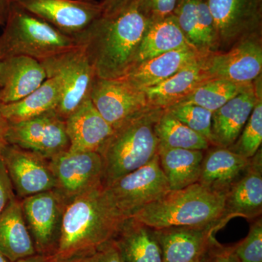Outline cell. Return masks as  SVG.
Instances as JSON below:
<instances>
[{
    "mask_svg": "<svg viewBox=\"0 0 262 262\" xmlns=\"http://www.w3.org/2000/svg\"><path fill=\"white\" fill-rule=\"evenodd\" d=\"M103 190L117 213L127 220L170 189L157 155L144 166L103 187Z\"/></svg>",
    "mask_w": 262,
    "mask_h": 262,
    "instance_id": "cell-6",
    "label": "cell"
},
{
    "mask_svg": "<svg viewBox=\"0 0 262 262\" xmlns=\"http://www.w3.org/2000/svg\"><path fill=\"white\" fill-rule=\"evenodd\" d=\"M113 239L122 262H163L155 229L135 219L124 221Z\"/></svg>",
    "mask_w": 262,
    "mask_h": 262,
    "instance_id": "cell-25",
    "label": "cell"
},
{
    "mask_svg": "<svg viewBox=\"0 0 262 262\" xmlns=\"http://www.w3.org/2000/svg\"><path fill=\"white\" fill-rule=\"evenodd\" d=\"M165 110L194 132L206 138L213 146L211 111L194 104L172 105Z\"/></svg>",
    "mask_w": 262,
    "mask_h": 262,
    "instance_id": "cell-33",
    "label": "cell"
},
{
    "mask_svg": "<svg viewBox=\"0 0 262 262\" xmlns=\"http://www.w3.org/2000/svg\"><path fill=\"white\" fill-rule=\"evenodd\" d=\"M211 80L253 82L262 72V34L239 41L225 52H211L204 58Z\"/></svg>",
    "mask_w": 262,
    "mask_h": 262,
    "instance_id": "cell-13",
    "label": "cell"
},
{
    "mask_svg": "<svg viewBox=\"0 0 262 262\" xmlns=\"http://www.w3.org/2000/svg\"><path fill=\"white\" fill-rule=\"evenodd\" d=\"M247 91L234 96L212 115V145H232L249 119L258 98H262L261 75Z\"/></svg>",
    "mask_w": 262,
    "mask_h": 262,
    "instance_id": "cell-16",
    "label": "cell"
},
{
    "mask_svg": "<svg viewBox=\"0 0 262 262\" xmlns=\"http://www.w3.org/2000/svg\"><path fill=\"white\" fill-rule=\"evenodd\" d=\"M99 251L100 256L98 262H122L118 248L114 239L103 245Z\"/></svg>",
    "mask_w": 262,
    "mask_h": 262,
    "instance_id": "cell-38",
    "label": "cell"
},
{
    "mask_svg": "<svg viewBox=\"0 0 262 262\" xmlns=\"http://www.w3.org/2000/svg\"><path fill=\"white\" fill-rule=\"evenodd\" d=\"M155 132L160 145L166 147L206 151L212 146L206 138L188 127L165 110L155 123Z\"/></svg>",
    "mask_w": 262,
    "mask_h": 262,
    "instance_id": "cell-30",
    "label": "cell"
},
{
    "mask_svg": "<svg viewBox=\"0 0 262 262\" xmlns=\"http://www.w3.org/2000/svg\"><path fill=\"white\" fill-rule=\"evenodd\" d=\"M225 194L196 183L184 189L169 191L132 218L152 229L215 227L219 229L225 213Z\"/></svg>",
    "mask_w": 262,
    "mask_h": 262,
    "instance_id": "cell-3",
    "label": "cell"
},
{
    "mask_svg": "<svg viewBox=\"0 0 262 262\" xmlns=\"http://www.w3.org/2000/svg\"><path fill=\"white\" fill-rule=\"evenodd\" d=\"M13 0H0V26L4 27Z\"/></svg>",
    "mask_w": 262,
    "mask_h": 262,
    "instance_id": "cell-43",
    "label": "cell"
},
{
    "mask_svg": "<svg viewBox=\"0 0 262 262\" xmlns=\"http://www.w3.org/2000/svg\"><path fill=\"white\" fill-rule=\"evenodd\" d=\"M204 155L202 150L177 149L159 144L160 165L170 190H179L198 182Z\"/></svg>",
    "mask_w": 262,
    "mask_h": 262,
    "instance_id": "cell-27",
    "label": "cell"
},
{
    "mask_svg": "<svg viewBox=\"0 0 262 262\" xmlns=\"http://www.w3.org/2000/svg\"><path fill=\"white\" fill-rule=\"evenodd\" d=\"M182 0H132L138 10L149 22L173 15Z\"/></svg>",
    "mask_w": 262,
    "mask_h": 262,
    "instance_id": "cell-35",
    "label": "cell"
},
{
    "mask_svg": "<svg viewBox=\"0 0 262 262\" xmlns=\"http://www.w3.org/2000/svg\"><path fill=\"white\" fill-rule=\"evenodd\" d=\"M203 262H241L233 252L232 247H225L216 241L210 248Z\"/></svg>",
    "mask_w": 262,
    "mask_h": 262,
    "instance_id": "cell-37",
    "label": "cell"
},
{
    "mask_svg": "<svg viewBox=\"0 0 262 262\" xmlns=\"http://www.w3.org/2000/svg\"><path fill=\"white\" fill-rule=\"evenodd\" d=\"M232 248L241 262H262L261 218L252 224L248 235Z\"/></svg>",
    "mask_w": 262,
    "mask_h": 262,
    "instance_id": "cell-34",
    "label": "cell"
},
{
    "mask_svg": "<svg viewBox=\"0 0 262 262\" xmlns=\"http://www.w3.org/2000/svg\"><path fill=\"white\" fill-rule=\"evenodd\" d=\"M24 220L36 252L54 256L59 244L67 203L57 191H47L20 200Z\"/></svg>",
    "mask_w": 262,
    "mask_h": 262,
    "instance_id": "cell-9",
    "label": "cell"
},
{
    "mask_svg": "<svg viewBox=\"0 0 262 262\" xmlns=\"http://www.w3.org/2000/svg\"><path fill=\"white\" fill-rule=\"evenodd\" d=\"M205 54L192 47L174 50L135 66L121 78L134 89L144 91L170 78Z\"/></svg>",
    "mask_w": 262,
    "mask_h": 262,
    "instance_id": "cell-22",
    "label": "cell"
},
{
    "mask_svg": "<svg viewBox=\"0 0 262 262\" xmlns=\"http://www.w3.org/2000/svg\"><path fill=\"white\" fill-rule=\"evenodd\" d=\"M47 79L40 62L27 56L0 61V104L15 102L35 91Z\"/></svg>",
    "mask_w": 262,
    "mask_h": 262,
    "instance_id": "cell-20",
    "label": "cell"
},
{
    "mask_svg": "<svg viewBox=\"0 0 262 262\" xmlns=\"http://www.w3.org/2000/svg\"><path fill=\"white\" fill-rule=\"evenodd\" d=\"M251 160L228 148L212 146L205 151L198 183L213 192L226 194L246 173Z\"/></svg>",
    "mask_w": 262,
    "mask_h": 262,
    "instance_id": "cell-21",
    "label": "cell"
},
{
    "mask_svg": "<svg viewBox=\"0 0 262 262\" xmlns=\"http://www.w3.org/2000/svg\"><path fill=\"white\" fill-rule=\"evenodd\" d=\"M0 252L12 262L37 253L17 196L0 214Z\"/></svg>",
    "mask_w": 262,
    "mask_h": 262,
    "instance_id": "cell-26",
    "label": "cell"
},
{
    "mask_svg": "<svg viewBox=\"0 0 262 262\" xmlns=\"http://www.w3.org/2000/svg\"><path fill=\"white\" fill-rule=\"evenodd\" d=\"M173 15L188 42L196 51L216 52L214 21L208 0H182Z\"/></svg>",
    "mask_w": 262,
    "mask_h": 262,
    "instance_id": "cell-24",
    "label": "cell"
},
{
    "mask_svg": "<svg viewBox=\"0 0 262 262\" xmlns=\"http://www.w3.org/2000/svg\"><path fill=\"white\" fill-rule=\"evenodd\" d=\"M7 141L10 145L37 153L48 160L70 148L65 120L56 110L24 121L9 122Z\"/></svg>",
    "mask_w": 262,
    "mask_h": 262,
    "instance_id": "cell-10",
    "label": "cell"
},
{
    "mask_svg": "<svg viewBox=\"0 0 262 262\" xmlns=\"http://www.w3.org/2000/svg\"><path fill=\"white\" fill-rule=\"evenodd\" d=\"M0 159L19 199L56 189V181L49 160L41 155L8 144Z\"/></svg>",
    "mask_w": 262,
    "mask_h": 262,
    "instance_id": "cell-14",
    "label": "cell"
},
{
    "mask_svg": "<svg viewBox=\"0 0 262 262\" xmlns=\"http://www.w3.org/2000/svg\"><path fill=\"white\" fill-rule=\"evenodd\" d=\"M15 196L8 172L3 160L0 159V214Z\"/></svg>",
    "mask_w": 262,
    "mask_h": 262,
    "instance_id": "cell-36",
    "label": "cell"
},
{
    "mask_svg": "<svg viewBox=\"0 0 262 262\" xmlns=\"http://www.w3.org/2000/svg\"><path fill=\"white\" fill-rule=\"evenodd\" d=\"M125 220L108 201L103 186L77 196L66 206L55 257L98 251L115 238Z\"/></svg>",
    "mask_w": 262,
    "mask_h": 262,
    "instance_id": "cell-2",
    "label": "cell"
},
{
    "mask_svg": "<svg viewBox=\"0 0 262 262\" xmlns=\"http://www.w3.org/2000/svg\"><path fill=\"white\" fill-rule=\"evenodd\" d=\"M214 21L216 52L262 34V0H208Z\"/></svg>",
    "mask_w": 262,
    "mask_h": 262,
    "instance_id": "cell-8",
    "label": "cell"
},
{
    "mask_svg": "<svg viewBox=\"0 0 262 262\" xmlns=\"http://www.w3.org/2000/svg\"><path fill=\"white\" fill-rule=\"evenodd\" d=\"M206 54L186 66L161 83L144 90L149 106L165 110L211 80L204 63Z\"/></svg>",
    "mask_w": 262,
    "mask_h": 262,
    "instance_id": "cell-23",
    "label": "cell"
},
{
    "mask_svg": "<svg viewBox=\"0 0 262 262\" xmlns=\"http://www.w3.org/2000/svg\"><path fill=\"white\" fill-rule=\"evenodd\" d=\"M132 0H103L101 2L102 7V15L112 16L116 15L126 8Z\"/></svg>",
    "mask_w": 262,
    "mask_h": 262,
    "instance_id": "cell-39",
    "label": "cell"
},
{
    "mask_svg": "<svg viewBox=\"0 0 262 262\" xmlns=\"http://www.w3.org/2000/svg\"><path fill=\"white\" fill-rule=\"evenodd\" d=\"M13 3L77 41L102 15L101 2L96 0H13Z\"/></svg>",
    "mask_w": 262,
    "mask_h": 262,
    "instance_id": "cell-12",
    "label": "cell"
},
{
    "mask_svg": "<svg viewBox=\"0 0 262 262\" xmlns=\"http://www.w3.org/2000/svg\"><path fill=\"white\" fill-rule=\"evenodd\" d=\"M0 262H12L9 258L6 257L5 255L0 252Z\"/></svg>",
    "mask_w": 262,
    "mask_h": 262,
    "instance_id": "cell-44",
    "label": "cell"
},
{
    "mask_svg": "<svg viewBox=\"0 0 262 262\" xmlns=\"http://www.w3.org/2000/svg\"><path fill=\"white\" fill-rule=\"evenodd\" d=\"M4 27L0 35V61L15 56L41 61L80 46L74 38L14 3Z\"/></svg>",
    "mask_w": 262,
    "mask_h": 262,
    "instance_id": "cell-5",
    "label": "cell"
},
{
    "mask_svg": "<svg viewBox=\"0 0 262 262\" xmlns=\"http://www.w3.org/2000/svg\"><path fill=\"white\" fill-rule=\"evenodd\" d=\"M163 262H203L215 239L216 227L154 229Z\"/></svg>",
    "mask_w": 262,
    "mask_h": 262,
    "instance_id": "cell-17",
    "label": "cell"
},
{
    "mask_svg": "<svg viewBox=\"0 0 262 262\" xmlns=\"http://www.w3.org/2000/svg\"><path fill=\"white\" fill-rule=\"evenodd\" d=\"M189 47L193 48L174 15L150 22L138 48L133 67L169 51Z\"/></svg>",
    "mask_w": 262,
    "mask_h": 262,
    "instance_id": "cell-28",
    "label": "cell"
},
{
    "mask_svg": "<svg viewBox=\"0 0 262 262\" xmlns=\"http://www.w3.org/2000/svg\"><path fill=\"white\" fill-rule=\"evenodd\" d=\"M65 124L70 141L68 151L72 152H98L114 130L90 98L82 101L66 118Z\"/></svg>",
    "mask_w": 262,
    "mask_h": 262,
    "instance_id": "cell-18",
    "label": "cell"
},
{
    "mask_svg": "<svg viewBox=\"0 0 262 262\" xmlns=\"http://www.w3.org/2000/svg\"><path fill=\"white\" fill-rule=\"evenodd\" d=\"M262 212V152L258 150L246 173L225 194V213L221 227L234 216L249 220L258 218Z\"/></svg>",
    "mask_w": 262,
    "mask_h": 262,
    "instance_id": "cell-19",
    "label": "cell"
},
{
    "mask_svg": "<svg viewBox=\"0 0 262 262\" xmlns=\"http://www.w3.org/2000/svg\"><path fill=\"white\" fill-rule=\"evenodd\" d=\"M90 98L98 113L113 129L138 113L151 107L144 91L134 89L122 78L95 77Z\"/></svg>",
    "mask_w": 262,
    "mask_h": 262,
    "instance_id": "cell-15",
    "label": "cell"
},
{
    "mask_svg": "<svg viewBox=\"0 0 262 262\" xmlns=\"http://www.w3.org/2000/svg\"><path fill=\"white\" fill-rule=\"evenodd\" d=\"M163 110L149 107L114 128L98 153L103 165V187L137 170L158 155L155 125Z\"/></svg>",
    "mask_w": 262,
    "mask_h": 262,
    "instance_id": "cell-4",
    "label": "cell"
},
{
    "mask_svg": "<svg viewBox=\"0 0 262 262\" xmlns=\"http://www.w3.org/2000/svg\"><path fill=\"white\" fill-rule=\"evenodd\" d=\"M100 251H91L74 255L65 259L57 260V262H98Z\"/></svg>",
    "mask_w": 262,
    "mask_h": 262,
    "instance_id": "cell-40",
    "label": "cell"
},
{
    "mask_svg": "<svg viewBox=\"0 0 262 262\" xmlns=\"http://www.w3.org/2000/svg\"><path fill=\"white\" fill-rule=\"evenodd\" d=\"M48 77H56L61 85V100L56 113L67 118L90 98L95 77L94 68L81 46L39 61Z\"/></svg>",
    "mask_w": 262,
    "mask_h": 262,
    "instance_id": "cell-7",
    "label": "cell"
},
{
    "mask_svg": "<svg viewBox=\"0 0 262 262\" xmlns=\"http://www.w3.org/2000/svg\"><path fill=\"white\" fill-rule=\"evenodd\" d=\"M253 84V82L237 83L222 79L211 80L173 105L194 104L213 113L234 96L251 89Z\"/></svg>",
    "mask_w": 262,
    "mask_h": 262,
    "instance_id": "cell-31",
    "label": "cell"
},
{
    "mask_svg": "<svg viewBox=\"0 0 262 262\" xmlns=\"http://www.w3.org/2000/svg\"><path fill=\"white\" fill-rule=\"evenodd\" d=\"M15 262H57L55 256H46V255L35 253L32 256L20 258Z\"/></svg>",
    "mask_w": 262,
    "mask_h": 262,
    "instance_id": "cell-42",
    "label": "cell"
},
{
    "mask_svg": "<svg viewBox=\"0 0 262 262\" xmlns=\"http://www.w3.org/2000/svg\"><path fill=\"white\" fill-rule=\"evenodd\" d=\"M149 23L133 2L117 14L101 15L93 23L77 42L96 77L118 79L126 75Z\"/></svg>",
    "mask_w": 262,
    "mask_h": 262,
    "instance_id": "cell-1",
    "label": "cell"
},
{
    "mask_svg": "<svg viewBox=\"0 0 262 262\" xmlns=\"http://www.w3.org/2000/svg\"><path fill=\"white\" fill-rule=\"evenodd\" d=\"M261 142L262 98H258L242 132L228 149L250 159L261 149Z\"/></svg>",
    "mask_w": 262,
    "mask_h": 262,
    "instance_id": "cell-32",
    "label": "cell"
},
{
    "mask_svg": "<svg viewBox=\"0 0 262 262\" xmlns=\"http://www.w3.org/2000/svg\"><path fill=\"white\" fill-rule=\"evenodd\" d=\"M49 165L56 181L55 190L67 204L103 186V160L97 151H64L50 159Z\"/></svg>",
    "mask_w": 262,
    "mask_h": 262,
    "instance_id": "cell-11",
    "label": "cell"
},
{
    "mask_svg": "<svg viewBox=\"0 0 262 262\" xmlns=\"http://www.w3.org/2000/svg\"><path fill=\"white\" fill-rule=\"evenodd\" d=\"M8 126H9V122L3 116L0 108V158L5 148L8 145V141H7Z\"/></svg>",
    "mask_w": 262,
    "mask_h": 262,
    "instance_id": "cell-41",
    "label": "cell"
},
{
    "mask_svg": "<svg viewBox=\"0 0 262 262\" xmlns=\"http://www.w3.org/2000/svg\"><path fill=\"white\" fill-rule=\"evenodd\" d=\"M61 85L56 77H48L38 89L15 102L0 104L2 113L10 123L28 120L57 110L61 100Z\"/></svg>",
    "mask_w": 262,
    "mask_h": 262,
    "instance_id": "cell-29",
    "label": "cell"
}]
</instances>
